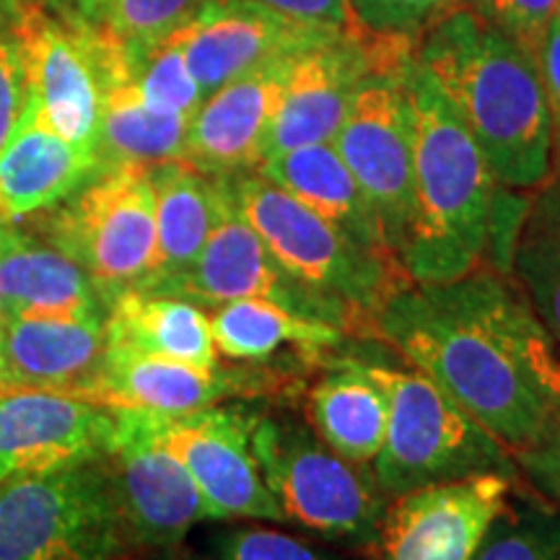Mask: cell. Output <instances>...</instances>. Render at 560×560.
Segmentation results:
<instances>
[{"label": "cell", "instance_id": "obj_1", "mask_svg": "<svg viewBox=\"0 0 560 560\" xmlns=\"http://www.w3.org/2000/svg\"><path fill=\"white\" fill-rule=\"evenodd\" d=\"M509 278L478 268L412 283L376 314V338L516 457L542 444L560 410V348Z\"/></svg>", "mask_w": 560, "mask_h": 560}, {"label": "cell", "instance_id": "obj_2", "mask_svg": "<svg viewBox=\"0 0 560 560\" xmlns=\"http://www.w3.org/2000/svg\"><path fill=\"white\" fill-rule=\"evenodd\" d=\"M418 66L444 91L499 185L532 190L550 179L556 122L537 58L470 9L425 34Z\"/></svg>", "mask_w": 560, "mask_h": 560}, {"label": "cell", "instance_id": "obj_3", "mask_svg": "<svg viewBox=\"0 0 560 560\" xmlns=\"http://www.w3.org/2000/svg\"><path fill=\"white\" fill-rule=\"evenodd\" d=\"M412 107V206L400 247L412 283H446L482 268L499 182L436 81L405 66Z\"/></svg>", "mask_w": 560, "mask_h": 560}, {"label": "cell", "instance_id": "obj_4", "mask_svg": "<svg viewBox=\"0 0 560 560\" xmlns=\"http://www.w3.org/2000/svg\"><path fill=\"white\" fill-rule=\"evenodd\" d=\"M252 454L285 522L350 548H376L389 495L371 465L342 457L304 418L262 410Z\"/></svg>", "mask_w": 560, "mask_h": 560}, {"label": "cell", "instance_id": "obj_5", "mask_svg": "<svg viewBox=\"0 0 560 560\" xmlns=\"http://www.w3.org/2000/svg\"><path fill=\"white\" fill-rule=\"evenodd\" d=\"M361 363L387 400V433L371 470L389 499L482 472H516L514 454L423 371Z\"/></svg>", "mask_w": 560, "mask_h": 560}, {"label": "cell", "instance_id": "obj_6", "mask_svg": "<svg viewBox=\"0 0 560 560\" xmlns=\"http://www.w3.org/2000/svg\"><path fill=\"white\" fill-rule=\"evenodd\" d=\"M226 179L240 213L276 260L314 291L350 306L369 335H376L382 306L412 285L402 262L359 247L257 170L229 174Z\"/></svg>", "mask_w": 560, "mask_h": 560}, {"label": "cell", "instance_id": "obj_7", "mask_svg": "<svg viewBox=\"0 0 560 560\" xmlns=\"http://www.w3.org/2000/svg\"><path fill=\"white\" fill-rule=\"evenodd\" d=\"M132 552L102 457L0 486V560H128Z\"/></svg>", "mask_w": 560, "mask_h": 560}, {"label": "cell", "instance_id": "obj_8", "mask_svg": "<svg viewBox=\"0 0 560 560\" xmlns=\"http://www.w3.org/2000/svg\"><path fill=\"white\" fill-rule=\"evenodd\" d=\"M47 240L86 272L107 306L138 289L159 255L151 166H102L50 215Z\"/></svg>", "mask_w": 560, "mask_h": 560}, {"label": "cell", "instance_id": "obj_9", "mask_svg": "<svg viewBox=\"0 0 560 560\" xmlns=\"http://www.w3.org/2000/svg\"><path fill=\"white\" fill-rule=\"evenodd\" d=\"M221 190L219 219L202 244L198 260L179 276L138 291L187 299L198 306H219L234 299H265L296 317L338 327L350 338L369 335L366 325L350 306L314 291L276 260L260 234L236 208L226 177H221Z\"/></svg>", "mask_w": 560, "mask_h": 560}, {"label": "cell", "instance_id": "obj_10", "mask_svg": "<svg viewBox=\"0 0 560 560\" xmlns=\"http://www.w3.org/2000/svg\"><path fill=\"white\" fill-rule=\"evenodd\" d=\"M115 431L102 454L136 552L179 548L198 522L213 520L185 465L156 439V412L112 408Z\"/></svg>", "mask_w": 560, "mask_h": 560}, {"label": "cell", "instance_id": "obj_11", "mask_svg": "<svg viewBox=\"0 0 560 560\" xmlns=\"http://www.w3.org/2000/svg\"><path fill=\"white\" fill-rule=\"evenodd\" d=\"M405 66L371 70L355 89L346 120L332 138L335 151L359 182L384 242L397 257L412 206V107Z\"/></svg>", "mask_w": 560, "mask_h": 560}, {"label": "cell", "instance_id": "obj_12", "mask_svg": "<svg viewBox=\"0 0 560 560\" xmlns=\"http://www.w3.org/2000/svg\"><path fill=\"white\" fill-rule=\"evenodd\" d=\"M260 408L210 405L179 416L156 412V439L190 472L213 520L285 524L252 454Z\"/></svg>", "mask_w": 560, "mask_h": 560}, {"label": "cell", "instance_id": "obj_13", "mask_svg": "<svg viewBox=\"0 0 560 560\" xmlns=\"http://www.w3.org/2000/svg\"><path fill=\"white\" fill-rule=\"evenodd\" d=\"M296 374L262 366L198 369L161 355L143 353L122 342L104 348L102 363L89 382L83 400L104 408H140L179 416L221 402L223 397H260L289 395L296 389Z\"/></svg>", "mask_w": 560, "mask_h": 560}, {"label": "cell", "instance_id": "obj_14", "mask_svg": "<svg viewBox=\"0 0 560 560\" xmlns=\"http://www.w3.org/2000/svg\"><path fill=\"white\" fill-rule=\"evenodd\" d=\"M11 32L24 55L32 100L45 122L68 143L96 151L104 79L91 34L37 3L19 9Z\"/></svg>", "mask_w": 560, "mask_h": 560}, {"label": "cell", "instance_id": "obj_15", "mask_svg": "<svg viewBox=\"0 0 560 560\" xmlns=\"http://www.w3.org/2000/svg\"><path fill=\"white\" fill-rule=\"evenodd\" d=\"M516 472H482L436 482L389 501L376 537L382 560H472Z\"/></svg>", "mask_w": 560, "mask_h": 560}, {"label": "cell", "instance_id": "obj_16", "mask_svg": "<svg viewBox=\"0 0 560 560\" xmlns=\"http://www.w3.org/2000/svg\"><path fill=\"white\" fill-rule=\"evenodd\" d=\"M340 32L299 24L244 0H206L172 39L202 94L210 96L265 62L291 58Z\"/></svg>", "mask_w": 560, "mask_h": 560}, {"label": "cell", "instance_id": "obj_17", "mask_svg": "<svg viewBox=\"0 0 560 560\" xmlns=\"http://www.w3.org/2000/svg\"><path fill=\"white\" fill-rule=\"evenodd\" d=\"M115 431V412L104 405L45 389L0 395V486L100 459Z\"/></svg>", "mask_w": 560, "mask_h": 560}, {"label": "cell", "instance_id": "obj_18", "mask_svg": "<svg viewBox=\"0 0 560 560\" xmlns=\"http://www.w3.org/2000/svg\"><path fill=\"white\" fill-rule=\"evenodd\" d=\"M371 70L389 68L346 32L299 52L291 62L262 159L301 145L332 143L355 89Z\"/></svg>", "mask_w": 560, "mask_h": 560}, {"label": "cell", "instance_id": "obj_19", "mask_svg": "<svg viewBox=\"0 0 560 560\" xmlns=\"http://www.w3.org/2000/svg\"><path fill=\"white\" fill-rule=\"evenodd\" d=\"M293 58L265 62L206 96L187 128L182 161L210 177L257 170Z\"/></svg>", "mask_w": 560, "mask_h": 560}, {"label": "cell", "instance_id": "obj_20", "mask_svg": "<svg viewBox=\"0 0 560 560\" xmlns=\"http://www.w3.org/2000/svg\"><path fill=\"white\" fill-rule=\"evenodd\" d=\"M107 348V314L5 317L0 342V395L45 389L81 397Z\"/></svg>", "mask_w": 560, "mask_h": 560}, {"label": "cell", "instance_id": "obj_21", "mask_svg": "<svg viewBox=\"0 0 560 560\" xmlns=\"http://www.w3.org/2000/svg\"><path fill=\"white\" fill-rule=\"evenodd\" d=\"M100 170V153L60 138L30 100L16 132L0 151V219L16 221L58 206Z\"/></svg>", "mask_w": 560, "mask_h": 560}, {"label": "cell", "instance_id": "obj_22", "mask_svg": "<svg viewBox=\"0 0 560 560\" xmlns=\"http://www.w3.org/2000/svg\"><path fill=\"white\" fill-rule=\"evenodd\" d=\"M0 304L5 317L107 314V301L79 265L5 219H0Z\"/></svg>", "mask_w": 560, "mask_h": 560}, {"label": "cell", "instance_id": "obj_23", "mask_svg": "<svg viewBox=\"0 0 560 560\" xmlns=\"http://www.w3.org/2000/svg\"><path fill=\"white\" fill-rule=\"evenodd\" d=\"M257 172L265 179L283 187L306 208H312L335 229H340L359 247L374 252V255L397 257L384 242L380 221H376V213L371 210L369 200L363 198L359 182L342 164L340 153L335 151L332 143H314L272 153V156L257 164Z\"/></svg>", "mask_w": 560, "mask_h": 560}, {"label": "cell", "instance_id": "obj_24", "mask_svg": "<svg viewBox=\"0 0 560 560\" xmlns=\"http://www.w3.org/2000/svg\"><path fill=\"white\" fill-rule=\"evenodd\" d=\"M301 418L330 450L371 465L384 446L387 400L359 359H335L306 389Z\"/></svg>", "mask_w": 560, "mask_h": 560}, {"label": "cell", "instance_id": "obj_25", "mask_svg": "<svg viewBox=\"0 0 560 560\" xmlns=\"http://www.w3.org/2000/svg\"><path fill=\"white\" fill-rule=\"evenodd\" d=\"M156 195V268L138 289H153L198 260L221 210V177H210L187 161H161L151 166Z\"/></svg>", "mask_w": 560, "mask_h": 560}, {"label": "cell", "instance_id": "obj_26", "mask_svg": "<svg viewBox=\"0 0 560 560\" xmlns=\"http://www.w3.org/2000/svg\"><path fill=\"white\" fill-rule=\"evenodd\" d=\"M107 340L198 369L219 366L210 317L187 299L122 291L107 306Z\"/></svg>", "mask_w": 560, "mask_h": 560}, {"label": "cell", "instance_id": "obj_27", "mask_svg": "<svg viewBox=\"0 0 560 560\" xmlns=\"http://www.w3.org/2000/svg\"><path fill=\"white\" fill-rule=\"evenodd\" d=\"M210 330L219 355L231 361L262 363L293 348L301 359H327L350 335L338 327L296 317L265 299H234L215 306Z\"/></svg>", "mask_w": 560, "mask_h": 560}, {"label": "cell", "instance_id": "obj_28", "mask_svg": "<svg viewBox=\"0 0 560 560\" xmlns=\"http://www.w3.org/2000/svg\"><path fill=\"white\" fill-rule=\"evenodd\" d=\"M190 120L192 117L161 115L145 107L132 79L115 83L104 91L100 143H96L100 164L153 166L161 161H177L185 151Z\"/></svg>", "mask_w": 560, "mask_h": 560}, {"label": "cell", "instance_id": "obj_29", "mask_svg": "<svg viewBox=\"0 0 560 560\" xmlns=\"http://www.w3.org/2000/svg\"><path fill=\"white\" fill-rule=\"evenodd\" d=\"M511 276L560 348V174L524 215Z\"/></svg>", "mask_w": 560, "mask_h": 560}, {"label": "cell", "instance_id": "obj_30", "mask_svg": "<svg viewBox=\"0 0 560 560\" xmlns=\"http://www.w3.org/2000/svg\"><path fill=\"white\" fill-rule=\"evenodd\" d=\"M202 3L206 0H86L70 21L89 26L140 60L185 26Z\"/></svg>", "mask_w": 560, "mask_h": 560}, {"label": "cell", "instance_id": "obj_31", "mask_svg": "<svg viewBox=\"0 0 560 560\" xmlns=\"http://www.w3.org/2000/svg\"><path fill=\"white\" fill-rule=\"evenodd\" d=\"M472 560H560V509L514 486Z\"/></svg>", "mask_w": 560, "mask_h": 560}, {"label": "cell", "instance_id": "obj_32", "mask_svg": "<svg viewBox=\"0 0 560 560\" xmlns=\"http://www.w3.org/2000/svg\"><path fill=\"white\" fill-rule=\"evenodd\" d=\"M132 83H136L145 107L161 112V115L192 117L206 100L187 68L185 55L172 37L140 58Z\"/></svg>", "mask_w": 560, "mask_h": 560}, {"label": "cell", "instance_id": "obj_33", "mask_svg": "<svg viewBox=\"0 0 560 560\" xmlns=\"http://www.w3.org/2000/svg\"><path fill=\"white\" fill-rule=\"evenodd\" d=\"M350 16L384 39H410L459 9V0H348Z\"/></svg>", "mask_w": 560, "mask_h": 560}, {"label": "cell", "instance_id": "obj_34", "mask_svg": "<svg viewBox=\"0 0 560 560\" xmlns=\"http://www.w3.org/2000/svg\"><path fill=\"white\" fill-rule=\"evenodd\" d=\"M215 560H350L270 527H231L210 540Z\"/></svg>", "mask_w": 560, "mask_h": 560}, {"label": "cell", "instance_id": "obj_35", "mask_svg": "<svg viewBox=\"0 0 560 560\" xmlns=\"http://www.w3.org/2000/svg\"><path fill=\"white\" fill-rule=\"evenodd\" d=\"M467 9L537 55L545 32L558 16L560 0H470Z\"/></svg>", "mask_w": 560, "mask_h": 560}, {"label": "cell", "instance_id": "obj_36", "mask_svg": "<svg viewBox=\"0 0 560 560\" xmlns=\"http://www.w3.org/2000/svg\"><path fill=\"white\" fill-rule=\"evenodd\" d=\"M32 100L24 55L11 30L0 32V151L9 145Z\"/></svg>", "mask_w": 560, "mask_h": 560}, {"label": "cell", "instance_id": "obj_37", "mask_svg": "<svg viewBox=\"0 0 560 560\" xmlns=\"http://www.w3.org/2000/svg\"><path fill=\"white\" fill-rule=\"evenodd\" d=\"M244 3L262 5L299 24L322 26V30H342L350 16L348 0H244Z\"/></svg>", "mask_w": 560, "mask_h": 560}, {"label": "cell", "instance_id": "obj_38", "mask_svg": "<svg viewBox=\"0 0 560 560\" xmlns=\"http://www.w3.org/2000/svg\"><path fill=\"white\" fill-rule=\"evenodd\" d=\"M535 58L537 66H540L545 91H548L552 122H556V143L560 145V11L552 19L548 32H545L542 45Z\"/></svg>", "mask_w": 560, "mask_h": 560}, {"label": "cell", "instance_id": "obj_39", "mask_svg": "<svg viewBox=\"0 0 560 560\" xmlns=\"http://www.w3.org/2000/svg\"><path fill=\"white\" fill-rule=\"evenodd\" d=\"M514 462H520L522 467L527 465H550V462H560V410L552 418L548 436L542 439L540 446H535L532 452L516 454Z\"/></svg>", "mask_w": 560, "mask_h": 560}, {"label": "cell", "instance_id": "obj_40", "mask_svg": "<svg viewBox=\"0 0 560 560\" xmlns=\"http://www.w3.org/2000/svg\"><path fill=\"white\" fill-rule=\"evenodd\" d=\"M527 478L535 482V488L542 495L556 503L560 509V462H550V465H527L524 467Z\"/></svg>", "mask_w": 560, "mask_h": 560}, {"label": "cell", "instance_id": "obj_41", "mask_svg": "<svg viewBox=\"0 0 560 560\" xmlns=\"http://www.w3.org/2000/svg\"><path fill=\"white\" fill-rule=\"evenodd\" d=\"M140 560H200V558L185 556V552H179L177 548H172V550H156L151 558H140Z\"/></svg>", "mask_w": 560, "mask_h": 560}, {"label": "cell", "instance_id": "obj_42", "mask_svg": "<svg viewBox=\"0 0 560 560\" xmlns=\"http://www.w3.org/2000/svg\"><path fill=\"white\" fill-rule=\"evenodd\" d=\"M55 3L60 5V13H66L68 19H73L75 13H79L83 5H86V0H55Z\"/></svg>", "mask_w": 560, "mask_h": 560}, {"label": "cell", "instance_id": "obj_43", "mask_svg": "<svg viewBox=\"0 0 560 560\" xmlns=\"http://www.w3.org/2000/svg\"><path fill=\"white\" fill-rule=\"evenodd\" d=\"M3 322H5V312H3V304H0V342H3Z\"/></svg>", "mask_w": 560, "mask_h": 560}]
</instances>
